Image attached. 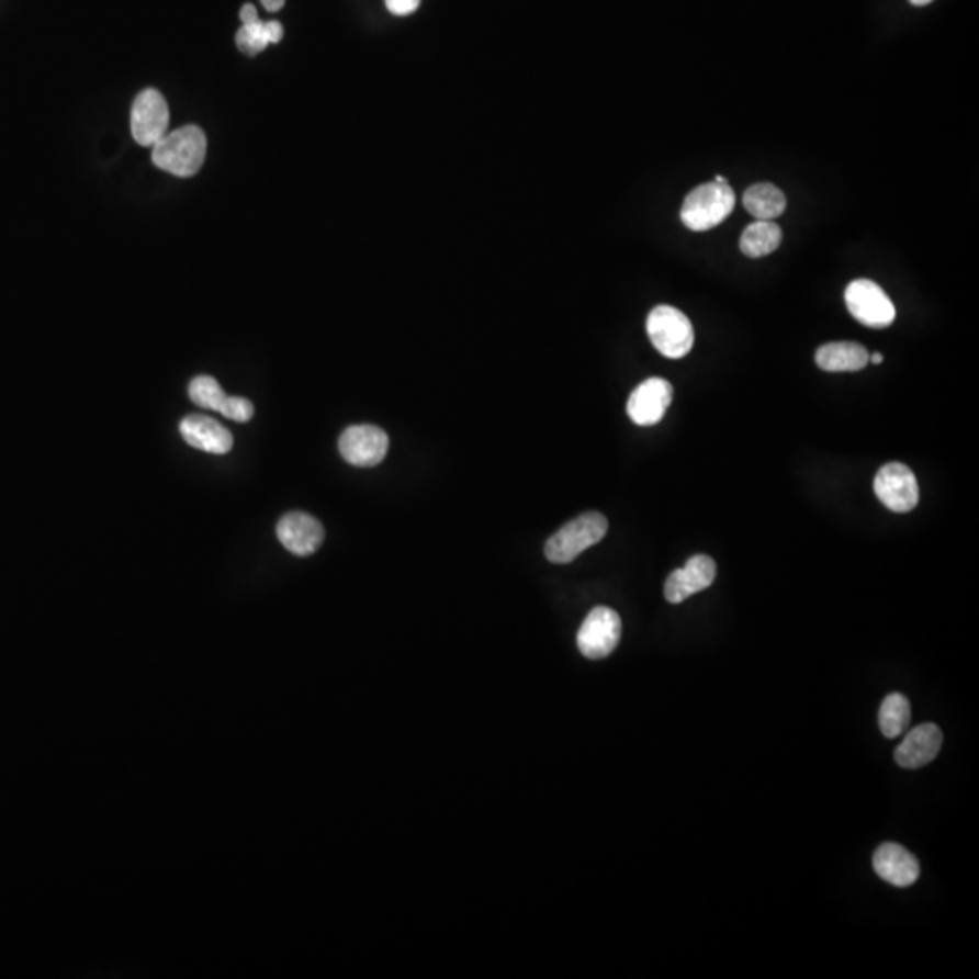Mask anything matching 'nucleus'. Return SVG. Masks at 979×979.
<instances>
[{"mask_svg":"<svg viewBox=\"0 0 979 979\" xmlns=\"http://www.w3.org/2000/svg\"><path fill=\"white\" fill-rule=\"evenodd\" d=\"M909 2H911V4H914V5H927V4H931V2H933V0H909Z\"/></svg>","mask_w":979,"mask_h":979,"instance_id":"obj_27","label":"nucleus"},{"mask_svg":"<svg viewBox=\"0 0 979 979\" xmlns=\"http://www.w3.org/2000/svg\"><path fill=\"white\" fill-rule=\"evenodd\" d=\"M236 46L240 47V52L245 55H258L269 46V38L266 33V22H252V24H244L236 33Z\"/></svg>","mask_w":979,"mask_h":979,"instance_id":"obj_21","label":"nucleus"},{"mask_svg":"<svg viewBox=\"0 0 979 979\" xmlns=\"http://www.w3.org/2000/svg\"><path fill=\"white\" fill-rule=\"evenodd\" d=\"M646 328L653 347L669 360H680L694 349V325L678 308L669 305L653 308Z\"/></svg>","mask_w":979,"mask_h":979,"instance_id":"obj_4","label":"nucleus"},{"mask_svg":"<svg viewBox=\"0 0 979 979\" xmlns=\"http://www.w3.org/2000/svg\"><path fill=\"white\" fill-rule=\"evenodd\" d=\"M608 531V519L599 511H588L575 517L569 525L548 539L544 555L553 564H569L603 541Z\"/></svg>","mask_w":979,"mask_h":979,"instance_id":"obj_2","label":"nucleus"},{"mask_svg":"<svg viewBox=\"0 0 979 979\" xmlns=\"http://www.w3.org/2000/svg\"><path fill=\"white\" fill-rule=\"evenodd\" d=\"M714 182H722V183H725V182H728V180H725L724 177H717V178H714Z\"/></svg>","mask_w":979,"mask_h":979,"instance_id":"obj_28","label":"nucleus"},{"mask_svg":"<svg viewBox=\"0 0 979 979\" xmlns=\"http://www.w3.org/2000/svg\"><path fill=\"white\" fill-rule=\"evenodd\" d=\"M183 441L202 452L224 455L233 449V434L213 417L191 414L180 423Z\"/></svg>","mask_w":979,"mask_h":979,"instance_id":"obj_15","label":"nucleus"},{"mask_svg":"<svg viewBox=\"0 0 979 979\" xmlns=\"http://www.w3.org/2000/svg\"><path fill=\"white\" fill-rule=\"evenodd\" d=\"M878 722L887 739H897L911 722V704L901 694L887 695L880 706Z\"/></svg>","mask_w":979,"mask_h":979,"instance_id":"obj_20","label":"nucleus"},{"mask_svg":"<svg viewBox=\"0 0 979 979\" xmlns=\"http://www.w3.org/2000/svg\"><path fill=\"white\" fill-rule=\"evenodd\" d=\"M817 365L825 372H856L869 365V352L853 341L822 345L817 350Z\"/></svg>","mask_w":979,"mask_h":979,"instance_id":"obj_17","label":"nucleus"},{"mask_svg":"<svg viewBox=\"0 0 979 979\" xmlns=\"http://www.w3.org/2000/svg\"><path fill=\"white\" fill-rule=\"evenodd\" d=\"M266 33L269 44H278L283 37L282 24L277 21L266 22Z\"/></svg>","mask_w":979,"mask_h":979,"instance_id":"obj_23","label":"nucleus"},{"mask_svg":"<svg viewBox=\"0 0 979 979\" xmlns=\"http://www.w3.org/2000/svg\"><path fill=\"white\" fill-rule=\"evenodd\" d=\"M881 361H884V356L880 352L869 356V363H873V365H880Z\"/></svg>","mask_w":979,"mask_h":979,"instance_id":"obj_26","label":"nucleus"},{"mask_svg":"<svg viewBox=\"0 0 979 979\" xmlns=\"http://www.w3.org/2000/svg\"><path fill=\"white\" fill-rule=\"evenodd\" d=\"M714 577H717V564L713 559L708 555H695L689 559L684 569L675 570L667 577L664 597L667 603L678 605V603L689 599L691 595L709 588L713 584Z\"/></svg>","mask_w":979,"mask_h":979,"instance_id":"obj_12","label":"nucleus"},{"mask_svg":"<svg viewBox=\"0 0 979 979\" xmlns=\"http://www.w3.org/2000/svg\"><path fill=\"white\" fill-rule=\"evenodd\" d=\"M240 19L244 24H252V22L260 21V19H258V11H256L255 5L252 4H245L244 8H241Z\"/></svg>","mask_w":979,"mask_h":979,"instance_id":"obj_24","label":"nucleus"},{"mask_svg":"<svg viewBox=\"0 0 979 979\" xmlns=\"http://www.w3.org/2000/svg\"><path fill=\"white\" fill-rule=\"evenodd\" d=\"M207 138L196 125L172 131L153 146V162L175 177H194L202 169Z\"/></svg>","mask_w":979,"mask_h":979,"instance_id":"obj_1","label":"nucleus"},{"mask_svg":"<svg viewBox=\"0 0 979 979\" xmlns=\"http://www.w3.org/2000/svg\"><path fill=\"white\" fill-rule=\"evenodd\" d=\"M389 452V436L374 425H355L341 434L339 453L347 463L360 469L380 464Z\"/></svg>","mask_w":979,"mask_h":979,"instance_id":"obj_9","label":"nucleus"},{"mask_svg":"<svg viewBox=\"0 0 979 979\" xmlns=\"http://www.w3.org/2000/svg\"><path fill=\"white\" fill-rule=\"evenodd\" d=\"M734 202L736 199L728 182H706L686 196L680 220L695 233L713 229L733 213Z\"/></svg>","mask_w":979,"mask_h":979,"instance_id":"obj_3","label":"nucleus"},{"mask_svg":"<svg viewBox=\"0 0 979 979\" xmlns=\"http://www.w3.org/2000/svg\"><path fill=\"white\" fill-rule=\"evenodd\" d=\"M277 533L283 547L297 558H307L316 552L325 539L322 522L303 511H291L283 516L278 522Z\"/></svg>","mask_w":979,"mask_h":979,"instance_id":"obj_13","label":"nucleus"},{"mask_svg":"<svg viewBox=\"0 0 979 979\" xmlns=\"http://www.w3.org/2000/svg\"><path fill=\"white\" fill-rule=\"evenodd\" d=\"M261 4L266 5L267 11H280L285 0H261Z\"/></svg>","mask_w":979,"mask_h":979,"instance_id":"obj_25","label":"nucleus"},{"mask_svg":"<svg viewBox=\"0 0 979 979\" xmlns=\"http://www.w3.org/2000/svg\"><path fill=\"white\" fill-rule=\"evenodd\" d=\"M876 875L894 887L914 886L920 878L918 859L898 844H881L873 858Z\"/></svg>","mask_w":979,"mask_h":979,"instance_id":"obj_16","label":"nucleus"},{"mask_svg":"<svg viewBox=\"0 0 979 979\" xmlns=\"http://www.w3.org/2000/svg\"><path fill=\"white\" fill-rule=\"evenodd\" d=\"M672 383L662 378H650L631 392L628 400V416L635 425L652 427L664 417L672 405Z\"/></svg>","mask_w":979,"mask_h":979,"instance_id":"obj_11","label":"nucleus"},{"mask_svg":"<svg viewBox=\"0 0 979 979\" xmlns=\"http://www.w3.org/2000/svg\"><path fill=\"white\" fill-rule=\"evenodd\" d=\"M744 207L755 220H775L786 211V194L773 183H755L744 193Z\"/></svg>","mask_w":979,"mask_h":979,"instance_id":"obj_19","label":"nucleus"},{"mask_svg":"<svg viewBox=\"0 0 979 979\" xmlns=\"http://www.w3.org/2000/svg\"><path fill=\"white\" fill-rule=\"evenodd\" d=\"M189 397L194 405L218 412L230 421L247 423L255 416V407L245 397L227 396L218 381L211 375H199L189 383Z\"/></svg>","mask_w":979,"mask_h":979,"instance_id":"obj_10","label":"nucleus"},{"mask_svg":"<svg viewBox=\"0 0 979 979\" xmlns=\"http://www.w3.org/2000/svg\"><path fill=\"white\" fill-rule=\"evenodd\" d=\"M622 622L617 611L597 606L589 611L577 633L578 650L586 659L600 661L619 646Z\"/></svg>","mask_w":979,"mask_h":979,"instance_id":"obj_6","label":"nucleus"},{"mask_svg":"<svg viewBox=\"0 0 979 979\" xmlns=\"http://www.w3.org/2000/svg\"><path fill=\"white\" fill-rule=\"evenodd\" d=\"M875 492L881 505L898 514L914 510L920 500L916 475L903 463L881 466L876 474Z\"/></svg>","mask_w":979,"mask_h":979,"instance_id":"obj_8","label":"nucleus"},{"mask_svg":"<svg viewBox=\"0 0 979 979\" xmlns=\"http://www.w3.org/2000/svg\"><path fill=\"white\" fill-rule=\"evenodd\" d=\"M845 303L851 316L870 328H886L897 318V308L891 297L878 283L870 280H855L845 291Z\"/></svg>","mask_w":979,"mask_h":979,"instance_id":"obj_5","label":"nucleus"},{"mask_svg":"<svg viewBox=\"0 0 979 979\" xmlns=\"http://www.w3.org/2000/svg\"><path fill=\"white\" fill-rule=\"evenodd\" d=\"M385 4L392 15L407 16L419 8L421 0H385Z\"/></svg>","mask_w":979,"mask_h":979,"instance_id":"obj_22","label":"nucleus"},{"mask_svg":"<svg viewBox=\"0 0 979 979\" xmlns=\"http://www.w3.org/2000/svg\"><path fill=\"white\" fill-rule=\"evenodd\" d=\"M943 734L936 724L916 725L894 751V761L903 769H920L933 762L942 750Z\"/></svg>","mask_w":979,"mask_h":979,"instance_id":"obj_14","label":"nucleus"},{"mask_svg":"<svg viewBox=\"0 0 979 979\" xmlns=\"http://www.w3.org/2000/svg\"><path fill=\"white\" fill-rule=\"evenodd\" d=\"M781 244L780 225L773 220H755L740 236V250L747 258L772 255Z\"/></svg>","mask_w":979,"mask_h":979,"instance_id":"obj_18","label":"nucleus"},{"mask_svg":"<svg viewBox=\"0 0 979 979\" xmlns=\"http://www.w3.org/2000/svg\"><path fill=\"white\" fill-rule=\"evenodd\" d=\"M169 127V108L157 89H146L136 97L131 110V131L140 146H155Z\"/></svg>","mask_w":979,"mask_h":979,"instance_id":"obj_7","label":"nucleus"}]
</instances>
